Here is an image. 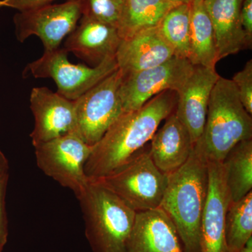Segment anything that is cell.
<instances>
[{
	"label": "cell",
	"mask_w": 252,
	"mask_h": 252,
	"mask_svg": "<svg viewBox=\"0 0 252 252\" xmlns=\"http://www.w3.org/2000/svg\"><path fill=\"white\" fill-rule=\"evenodd\" d=\"M175 5L169 0H126L117 26L119 36L125 40L139 32L158 27Z\"/></svg>",
	"instance_id": "ffe728a7"
},
{
	"label": "cell",
	"mask_w": 252,
	"mask_h": 252,
	"mask_svg": "<svg viewBox=\"0 0 252 252\" xmlns=\"http://www.w3.org/2000/svg\"><path fill=\"white\" fill-rule=\"evenodd\" d=\"M252 238V191L238 202L230 201L225 215V240L229 252H241Z\"/></svg>",
	"instance_id": "603a6c76"
},
{
	"label": "cell",
	"mask_w": 252,
	"mask_h": 252,
	"mask_svg": "<svg viewBox=\"0 0 252 252\" xmlns=\"http://www.w3.org/2000/svg\"><path fill=\"white\" fill-rule=\"evenodd\" d=\"M208 191L200 225V252H229L225 220L231 201L222 162H208Z\"/></svg>",
	"instance_id": "4fadbf2b"
},
{
	"label": "cell",
	"mask_w": 252,
	"mask_h": 252,
	"mask_svg": "<svg viewBox=\"0 0 252 252\" xmlns=\"http://www.w3.org/2000/svg\"><path fill=\"white\" fill-rule=\"evenodd\" d=\"M91 182L105 187L138 212L160 207L168 175L162 173L152 161L147 144L114 171Z\"/></svg>",
	"instance_id": "5b68a950"
},
{
	"label": "cell",
	"mask_w": 252,
	"mask_h": 252,
	"mask_svg": "<svg viewBox=\"0 0 252 252\" xmlns=\"http://www.w3.org/2000/svg\"><path fill=\"white\" fill-rule=\"evenodd\" d=\"M4 247V245H1V244H0V252H2Z\"/></svg>",
	"instance_id": "1f68e13d"
},
{
	"label": "cell",
	"mask_w": 252,
	"mask_h": 252,
	"mask_svg": "<svg viewBox=\"0 0 252 252\" xmlns=\"http://www.w3.org/2000/svg\"><path fill=\"white\" fill-rule=\"evenodd\" d=\"M169 1H171L172 3L175 4H181V3H189L187 0H169Z\"/></svg>",
	"instance_id": "4dcf8cb0"
},
{
	"label": "cell",
	"mask_w": 252,
	"mask_h": 252,
	"mask_svg": "<svg viewBox=\"0 0 252 252\" xmlns=\"http://www.w3.org/2000/svg\"><path fill=\"white\" fill-rule=\"evenodd\" d=\"M238 91L240 102L252 115V61L250 60L242 70L239 71L231 79Z\"/></svg>",
	"instance_id": "d4e9b609"
},
{
	"label": "cell",
	"mask_w": 252,
	"mask_h": 252,
	"mask_svg": "<svg viewBox=\"0 0 252 252\" xmlns=\"http://www.w3.org/2000/svg\"><path fill=\"white\" fill-rule=\"evenodd\" d=\"M244 0H204L214 32L218 59L251 47L240 21Z\"/></svg>",
	"instance_id": "ac0fdd59"
},
{
	"label": "cell",
	"mask_w": 252,
	"mask_h": 252,
	"mask_svg": "<svg viewBox=\"0 0 252 252\" xmlns=\"http://www.w3.org/2000/svg\"><path fill=\"white\" fill-rule=\"evenodd\" d=\"M121 41L117 28L81 16L80 24L67 36L63 49L95 67L107 58L116 57Z\"/></svg>",
	"instance_id": "9a60e30c"
},
{
	"label": "cell",
	"mask_w": 252,
	"mask_h": 252,
	"mask_svg": "<svg viewBox=\"0 0 252 252\" xmlns=\"http://www.w3.org/2000/svg\"><path fill=\"white\" fill-rule=\"evenodd\" d=\"M187 1H188L189 3H190V2H191V1H194V0H187Z\"/></svg>",
	"instance_id": "d6a6232c"
},
{
	"label": "cell",
	"mask_w": 252,
	"mask_h": 252,
	"mask_svg": "<svg viewBox=\"0 0 252 252\" xmlns=\"http://www.w3.org/2000/svg\"><path fill=\"white\" fill-rule=\"evenodd\" d=\"M127 252H184L175 224L160 207L136 214Z\"/></svg>",
	"instance_id": "5bb4252c"
},
{
	"label": "cell",
	"mask_w": 252,
	"mask_h": 252,
	"mask_svg": "<svg viewBox=\"0 0 252 252\" xmlns=\"http://www.w3.org/2000/svg\"><path fill=\"white\" fill-rule=\"evenodd\" d=\"M221 162L230 200L238 202L252 190V139L237 144Z\"/></svg>",
	"instance_id": "44dd1931"
},
{
	"label": "cell",
	"mask_w": 252,
	"mask_h": 252,
	"mask_svg": "<svg viewBox=\"0 0 252 252\" xmlns=\"http://www.w3.org/2000/svg\"><path fill=\"white\" fill-rule=\"evenodd\" d=\"M190 3H181L169 10L158 26L175 56L188 60L190 55Z\"/></svg>",
	"instance_id": "7402d4cb"
},
{
	"label": "cell",
	"mask_w": 252,
	"mask_h": 252,
	"mask_svg": "<svg viewBox=\"0 0 252 252\" xmlns=\"http://www.w3.org/2000/svg\"><path fill=\"white\" fill-rule=\"evenodd\" d=\"M81 17L76 0L19 12L14 18L16 37L23 42L29 36L35 35L42 41L45 51H53L60 48L63 39L74 31Z\"/></svg>",
	"instance_id": "30bf717a"
},
{
	"label": "cell",
	"mask_w": 252,
	"mask_h": 252,
	"mask_svg": "<svg viewBox=\"0 0 252 252\" xmlns=\"http://www.w3.org/2000/svg\"><path fill=\"white\" fill-rule=\"evenodd\" d=\"M175 56L158 28L139 32L122 40L116 54L118 67L124 76L159 65Z\"/></svg>",
	"instance_id": "2e32d148"
},
{
	"label": "cell",
	"mask_w": 252,
	"mask_h": 252,
	"mask_svg": "<svg viewBox=\"0 0 252 252\" xmlns=\"http://www.w3.org/2000/svg\"><path fill=\"white\" fill-rule=\"evenodd\" d=\"M67 54L63 48L45 51L40 59L28 64V69L36 79H52L58 94L69 100H76L119 68L116 57L107 58L95 67H88L69 62Z\"/></svg>",
	"instance_id": "52a82bcc"
},
{
	"label": "cell",
	"mask_w": 252,
	"mask_h": 252,
	"mask_svg": "<svg viewBox=\"0 0 252 252\" xmlns=\"http://www.w3.org/2000/svg\"><path fill=\"white\" fill-rule=\"evenodd\" d=\"M77 199L92 252H127L137 212L108 189L89 180Z\"/></svg>",
	"instance_id": "277c9868"
},
{
	"label": "cell",
	"mask_w": 252,
	"mask_h": 252,
	"mask_svg": "<svg viewBox=\"0 0 252 252\" xmlns=\"http://www.w3.org/2000/svg\"><path fill=\"white\" fill-rule=\"evenodd\" d=\"M220 77L216 69L194 65L193 71L177 94L174 113L189 130L193 144L203 134L210 94Z\"/></svg>",
	"instance_id": "7c38bea8"
},
{
	"label": "cell",
	"mask_w": 252,
	"mask_h": 252,
	"mask_svg": "<svg viewBox=\"0 0 252 252\" xmlns=\"http://www.w3.org/2000/svg\"><path fill=\"white\" fill-rule=\"evenodd\" d=\"M252 139V116L244 108L231 79L220 77L210 94L206 123L195 145L207 161L221 162L237 144Z\"/></svg>",
	"instance_id": "3957f363"
},
{
	"label": "cell",
	"mask_w": 252,
	"mask_h": 252,
	"mask_svg": "<svg viewBox=\"0 0 252 252\" xmlns=\"http://www.w3.org/2000/svg\"><path fill=\"white\" fill-rule=\"evenodd\" d=\"M208 185V161L194 144L188 160L168 175L159 207L175 224L184 252H200V225Z\"/></svg>",
	"instance_id": "7a4b0ae2"
},
{
	"label": "cell",
	"mask_w": 252,
	"mask_h": 252,
	"mask_svg": "<svg viewBox=\"0 0 252 252\" xmlns=\"http://www.w3.org/2000/svg\"><path fill=\"white\" fill-rule=\"evenodd\" d=\"M81 16L117 28L126 0H76Z\"/></svg>",
	"instance_id": "cb8c5ba5"
},
{
	"label": "cell",
	"mask_w": 252,
	"mask_h": 252,
	"mask_svg": "<svg viewBox=\"0 0 252 252\" xmlns=\"http://www.w3.org/2000/svg\"><path fill=\"white\" fill-rule=\"evenodd\" d=\"M8 182L9 173L0 176V244L4 246L7 243L9 235L6 211V195Z\"/></svg>",
	"instance_id": "484cf974"
},
{
	"label": "cell",
	"mask_w": 252,
	"mask_h": 252,
	"mask_svg": "<svg viewBox=\"0 0 252 252\" xmlns=\"http://www.w3.org/2000/svg\"><path fill=\"white\" fill-rule=\"evenodd\" d=\"M123 78L118 68L74 100L77 132L89 145L97 143L124 112L119 94Z\"/></svg>",
	"instance_id": "ba28073f"
},
{
	"label": "cell",
	"mask_w": 252,
	"mask_h": 252,
	"mask_svg": "<svg viewBox=\"0 0 252 252\" xmlns=\"http://www.w3.org/2000/svg\"><path fill=\"white\" fill-rule=\"evenodd\" d=\"M150 141L151 158L166 175H171L188 160L194 147L189 130L174 112Z\"/></svg>",
	"instance_id": "e0dca14e"
},
{
	"label": "cell",
	"mask_w": 252,
	"mask_h": 252,
	"mask_svg": "<svg viewBox=\"0 0 252 252\" xmlns=\"http://www.w3.org/2000/svg\"><path fill=\"white\" fill-rule=\"evenodd\" d=\"M190 46L189 61L193 65L215 69L219 61L216 39L204 0L190 2Z\"/></svg>",
	"instance_id": "d6986e66"
},
{
	"label": "cell",
	"mask_w": 252,
	"mask_h": 252,
	"mask_svg": "<svg viewBox=\"0 0 252 252\" xmlns=\"http://www.w3.org/2000/svg\"><path fill=\"white\" fill-rule=\"evenodd\" d=\"M177 94L165 91L137 110L123 112L93 147L84 167L89 181L108 175L144 148L162 122L175 111Z\"/></svg>",
	"instance_id": "6da1fadb"
},
{
	"label": "cell",
	"mask_w": 252,
	"mask_h": 252,
	"mask_svg": "<svg viewBox=\"0 0 252 252\" xmlns=\"http://www.w3.org/2000/svg\"><path fill=\"white\" fill-rule=\"evenodd\" d=\"M93 147L77 132L65 134L34 146L36 164L46 176L70 189L77 198L89 183L84 167Z\"/></svg>",
	"instance_id": "8992f818"
},
{
	"label": "cell",
	"mask_w": 252,
	"mask_h": 252,
	"mask_svg": "<svg viewBox=\"0 0 252 252\" xmlns=\"http://www.w3.org/2000/svg\"><path fill=\"white\" fill-rule=\"evenodd\" d=\"M30 102L34 119L31 134L33 147L65 134L78 133L74 101L48 88L36 87L31 91Z\"/></svg>",
	"instance_id": "8fae6325"
},
{
	"label": "cell",
	"mask_w": 252,
	"mask_h": 252,
	"mask_svg": "<svg viewBox=\"0 0 252 252\" xmlns=\"http://www.w3.org/2000/svg\"><path fill=\"white\" fill-rule=\"evenodd\" d=\"M241 252H252V238L249 240L248 243L245 245Z\"/></svg>",
	"instance_id": "f546056e"
},
{
	"label": "cell",
	"mask_w": 252,
	"mask_h": 252,
	"mask_svg": "<svg viewBox=\"0 0 252 252\" xmlns=\"http://www.w3.org/2000/svg\"><path fill=\"white\" fill-rule=\"evenodd\" d=\"M55 0H0V8H13L20 12H25L51 4Z\"/></svg>",
	"instance_id": "4316f807"
},
{
	"label": "cell",
	"mask_w": 252,
	"mask_h": 252,
	"mask_svg": "<svg viewBox=\"0 0 252 252\" xmlns=\"http://www.w3.org/2000/svg\"><path fill=\"white\" fill-rule=\"evenodd\" d=\"M240 21L249 41L252 43V0H244L240 10Z\"/></svg>",
	"instance_id": "83f0119b"
},
{
	"label": "cell",
	"mask_w": 252,
	"mask_h": 252,
	"mask_svg": "<svg viewBox=\"0 0 252 252\" xmlns=\"http://www.w3.org/2000/svg\"><path fill=\"white\" fill-rule=\"evenodd\" d=\"M9 162L4 154L0 150V176L8 173Z\"/></svg>",
	"instance_id": "f1b7e54d"
},
{
	"label": "cell",
	"mask_w": 252,
	"mask_h": 252,
	"mask_svg": "<svg viewBox=\"0 0 252 252\" xmlns=\"http://www.w3.org/2000/svg\"><path fill=\"white\" fill-rule=\"evenodd\" d=\"M188 59L174 56L156 67L124 76L119 94L124 112L141 108L165 91L178 93L193 69Z\"/></svg>",
	"instance_id": "9c48e42d"
}]
</instances>
